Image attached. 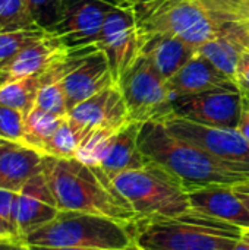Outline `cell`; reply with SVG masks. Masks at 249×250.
<instances>
[{"label": "cell", "instance_id": "19", "mask_svg": "<svg viewBox=\"0 0 249 250\" xmlns=\"http://www.w3.org/2000/svg\"><path fill=\"white\" fill-rule=\"evenodd\" d=\"M197 53L198 48L186 41L160 34L145 38L141 47V56L153 64L166 82L191 62Z\"/></svg>", "mask_w": 249, "mask_h": 250}, {"label": "cell", "instance_id": "37", "mask_svg": "<svg viewBox=\"0 0 249 250\" xmlns=\"http://www.w3.org/2000/svg\"><path fill=\"white\" fill-rule=\"evenodd\" d=\"M233 250H249V242H247L245 239H241Z\"/></svg>", "mask_w": 249, "mask_h": 250}, {"label": "cell", "instance_id": "6", "mask_svg": "<svg viewBox=\"0 0 249 250\" xmlns=\"http://www.w3.org/2000/svg\"><path fill=\"white\" fill-rule=\"evenodd\" d=\"M112 182L131 204L136 218L169 217L189 209L188 190L182 182L153 161L141 168L123 171Z\"/></svg>", "mask_w": 249, "mask_h": 250}, {"label": "cell", "instance_id": "9", "mask_svg": "<svg viewBox=\"0 0 249 250\" xmlns=\"http://www.w3.org/2000/svg\"><path fill=\"white\" fill-rule=\"evenodd\" d=\"M244 94L216 89L172 100V114L210 127L236 129L242 116Z\"/></svg>", "mask_w": 249, "mask_h": 250}, {"label": "cell", "instance_id": "22", "mask_svg": "<svg viewBox=\"0 0 249 250\" xmlns=\"http://www.w3.org/2000/svg\"><path fill=\"white\" fill-rule=\"evenodd\" d=\"M40 86L41 75L10 79L0 86V105L13 108L26 116L35 107Z\"/></svg>", "mask_w": 249, "mask_h": 250}, {"label": "cell", "instance_id": "42", "mask_svg": "<svg viewBox=\"0 0 249 250\" xmlns=\"http://www.w3.org/2000/svg\"><path fill=\"white\" fill-rule=\"evenodd\" d=\"M148 1H153V0H135V6L136 4H142V3H148Z\"/></svg>", "mask_w": 249, "mask_h": 250}, {"label": "cell", "instance_id": "25", "mask_svg": "<svg viewBox=\"0 0 249 250\" xmlns=\"http://www.w3.org/2000/svg\"><path fill=\"white\" fill-rule=\"evenodd\" d=\"M48 31L34 29H0V70H6L15 57L31 42L44 37Z\"/></svg>", "mask_w": 249, "mask_h": 250}, {"label": "cell", "instance_id": "44", "mask_svg": "<svg viewBox=\"0 0 249 250\" xmlns=\"http://www.w3.org/2000/svg\"><path fill=\"white\" fill-rule=\"evenodd\" d=\"M244 97L247 98V101H248V103H249V95H244Z\"/></svg>", "mask_w": 249, "mask_h": 250}, {"label": "cell", "instance_id": "31", "mask_svg": "<svg viewBox=\"0 0 249 250\" xmlns=\"http://www.w3.org/2000/svg\"><path fill=\"white\" fill-rule=\"evenodd\" d=\"M233 81L241 94L249 95V48L244 50V53L238 62Z\"/></svg>", "mask_w": 249, "mask_h": 250}, {"label": "cell", "instance_id": "13", "mask_svg": "<svg viewBox=\"0 0 249 250\" xmlns=\"http://www.w3.org/2000/svg\"><path fill=\"white\" fill-rule=\"evenodd\" d=\"M13 211L22 240L59 215L60 209L43 173L28 180L15 193Z\"/></svg>", "mask_w": 249, "mask_h": 250}, {"label": "cell", "instance_id": "16", "mask_svg": "<svg viewBox=\"0 0 249 250\" xmlns=\"http://www.w3.org/2000/svg\"><path fill=\"white\" fill-rule=\"evenodd\" d=\"M69 54L70 50L63 44V41L48 31L44 37L25 47L4 72L9 75V79L44 75L54 66L65 62Z\"/></svg>", "mask_w": 249, "mask_h": 250}, {"label": "cell", "instance_id": "23", "mask_svg": "<svg viewBox=\"0 0 249 250\" xmlns=\"http://www.w3.org/2000/svg\"><path fill=\"white\" fill-rule=\"evenodd\" d=\"M90 132L91 130L75 123L69 117H65L59 129L44 145L43 155L54 158H75L81 142Z\"/></svg>", "mask_w": 249, "mask_h": 250}, {"label": "cell", "instance_id": "2", "mask_svg": "<svg viewBox=\"0 0 249 250\" xmlns=\"http://www.w3.org/2000/svg\"><path fill=\"white\" fill-rule=\"evenodd\" d=\"M43 174L60 211H76L131 224L136 214L98 167H88L76 158L44 155Z\"/></svg>", "mask_w": 249, "mask_h": 250}, {"label": "cell", "instance_id": "34", "mask_svg": "<svg viewBox=\"0 0 249 250\" xmlns=\"http://www.w3.org/2000/svg\"><path fill=\"white\" fill-rule=\"evenodd\" d=\"M113 7H123V9H135V0H101Z\"/></svg>", "mask_w": 249, "mask_h": 250}, {"label": "cell", "instance_id": "15", "mask_svg": "<svg viewBox=\"0 0 249 250\" xmlns=\"http://www.w3.org/2000/svg\"><path fill=\"white\" fill-rule=\"evenodd\" d=\"M189 208L249 230V209L230 186H205L188 192Z\"/></svg>", "mask_w": 249, "mask_h": 250}, {"label": "cell", "instance_id": "27", "mask_svg": "<svg viewBox=\"0 0 249 250\" xmlns=\"http://www.w3.org/2000/svg\"><path fill=\"white\" fill-rule=\"evenodd\" d=\"M40 28L25 0H0V29H34Z\"/></svg>", "mask_w": 249, "mask_h": 250}, {"label": "cell", "instance_id": "29", "mask_svg": "<svg viewBox=\"0 0 249 250\" xmlns=\"http://www.w3.org/2000/svg\"><path fill=\"white\" fill-rule=\"evenodd\" d=\"M23 132H25V116L13 108L0 105V138L23 144Z\"/></svg>", "mask_w": 249, "mask_h": 250}, {"label": "cell", "instance_id": "41", "mask_svg": "<svg viewBox=\"0 0 249 250\" xmlns=\"http://www.w3.org/2000/svg\"><path fill=\"white\" fill-rule=\"evenodd\" d=\"M7 144H10L9 141H6V139H3V138H0V148L1 146H4V145H7Z\"/></svg>", "mask_w": 249, "mask_h": 250}, {"label": "cell", "instance_id": "35", "mask_svg": "<svg viewBox=\"0 0 249 250\" xmlns=\"http://www.w3.org/2000/svg\"><path fill=\"white\" fill-rule=\"evenodd\" d=\"M235 190H236V195L244 202V205L249 209V186H238L235 188Z\"/></svg>", "mask_w": 249, "mask_h": 250}, {"label": "cell", "instance_id": "38", "mask_svg": "<svg viewBox=\"0 0 249 250\" xmlns=\"http://www.w3.org/2000/svg\"><path fill=\"white\" fill-rule=\"evenodd\" d=\"M7 81H10V79H9V75H7L6 72L0 70V86H1L3 83H6Z\"/></svg>", "mask_w": 249, "mask_h": 250}, {"label": "cell", "instance_id": "40", "mask_svg": "<svg viewBox=\"0 0 249 250\" xmlns=\"http://www.w3.org/2000/svg\"><path fill=\"white\" fill-rule=\"evenodd\" d=\"M242 239H245L247 242H249V230H244V233H242Z\"/></svg>", "mask_w": 249, "mask_h": 250}, {"label": "cell", "instance_id": "28", "mask_svg": "<svg viewBox=\"0 0 249 250\" xmlns=\"http://www.w3.org/2000/svg\"><path fill=\"white\" fill-rule=\"evenodd\" d=\"M15 193L0 189V242H23L15 220Z\"/></svg>", "mask_w": 249, "mask_h": 250}, {"label": "cell", "instance_id": "3", "mask_svg": "<svg viewBox=\"0 0 249 250\" xmlns=\"http://www.w3.org/2000/svg\"><path fill=\"white\" fill-rule=\"evenodd\" d=\"M142 250H233L244 230L194 209L176 215L135 218L129 224Z\"/></svg>", "mask_w": 249, "mask_h": 250}, {"label": "cell", "instance_id": "36", "mask_svg": "<svg viewBox=\"0 0 249 250\" xmlns=\"http://www.w3.org/2000/svg\"><path fill=\"white\" fill-rule=\"evenodd\" d=\"M29 250H103V249H85V248H38V246H28Z\"/></svg>", "mask_w": 249, "mask_h": 250}, {"label": "cell", "instance_id": "12", "mask_svg": "<svg viewBox=\"0 0 249 250\" xmlns=\"http://www.w3.org/2000/svg\"><path fill=\"white\" fill-rule=\"evenodd\" d=\"M69 111L79 103L116 83L103 50L84 48L70 51L68 72L62 79Z\"/></svg>", "mask_w": 249, "mask_h": 250}, {"label": "cell", "instance_id": "33", "mask_svg": "<svg viewBox=\"0 0 249 250\" xmlns=\"http://www.w3.org/2000/svg\"><path fill=\"white\" fill-rule=\"evenodd\" d=\"M0 250H29L23 242H0Z\"/></svg>", "mask_w": 249, "mask_h": 250}, {"label": "cell", "instance_id": "30", "mask_svg": "<svg viewBox=\"0 0 249 250\" xmlns=\"http://www.w3.org/2000/svg\"><path fill=\"white\" fill-rule=\"evenodd\" d=\"M35 23L50 31L54 28L59 19V10H60V0H25Z\"/></svg>", "mask_w": 249, "mask_h": 250}, {"label": "cell", "instance_id": "8", "mask_svg": "<svg viewBox=\"0 0 249 250\" xmlns=\"http://www.w3.org/2000/svg\"><path fill=\"white\" fill-rule=\"evenodd\" d=\"M112 7L101 0H60L59 19L51 32L70 51L94 48L98 45L104 21Z\"/></svg>", "mask_w": 249, "mask_h": 250}, {"label": "cell", "instance_id": "7", "mask_svg": "<svg viewBox=\"0 0 249 250\" xmlns=\"http://www.w3.org/2000/svg\"><path fill=\"white\" fill-rule=\"evenodd\" d=\"M116 83L125 97L132 122H161L172 114L173 97L167 82L144 56H139Z\"/></svg>", "mask_w": 249, "mask_h": 250}, {"label": "cell", "instance_id": "14", "mask_svg": "<svg viewBox=\"0 0 249 250\" xmlns=\"http://www.w3.org/2000/svg\"><path fill=\"white\" fill-rule=\"evenodd\" d=\"M68 117L88 130L98 127L117 130L131 122L125 97L117 83L79 103L69 111Z\"/></svg>", "mask_w": 249, "mask_h": 250}, {"label": "cell", "instance_id": "26", "mask_svg": "<svg viewBox=\"0 0 249 250\" xmlns=\"http://www.w3.org/2000/svg\"><path fill=\"white\" fill-rule=\"evenodd\" d=\"M117 130L107 129V127L92 129L81 142L75 158L88 167H100V164L107 152V148Z\"/></svg>", "mask_w": 249, "mask_h": 250}, {"label": "cell", "instance_id": "39", "mask_svg": "<svg viewBox=\"0 0 249 250\" xmlns=\"http://www.w3.org/2000/svg\"><path fill=\"white\" fill-rule=\"evenodd\" d=\"M123 250H142V249H141V248H139V246H138V245H136V243L134 242V243H132L131 246H128L126 249H123Z\"/></svg>", "mask_w": 249, "mask_h": 250}, {"label": "cell", "instance_id": "10", "mask_svg": "<svg viewBox=\"0 0 249 250\" xmlns=\"http://www.w3.org/2000/svg\"><path fill=\"white\" fill-rule=\"evenodd\" d=\"M107 56L112 75L117 82L141 56V37L135 9L112 7L103 25L97 45Z\"/></svg>", "mask_w": 249, "mask_h": 250}, {"label": "cell", "instance_id": "24", "mask_svg": "<svg viewBox=\"0 0 249 250\" xmlns=\"http://www.w3.org/2000/svg\"><path fill=\"white\" fill-rule=\"evenodd\" d=\"M65 117L47 113L41 108L34 107L25 116V132H23V145L43 154V148L47 141L59 129Z\"/></svg>", "mask_w": 249, "mask_h": 250}, {"label": "cell", "instance_id": "1", "mask_svg": "<svg viewBox=\"0 0 249 250\" xmlns=\"http://www.w3.org/2000/svg\"><path fill=\"white\" fill-rule=\"evenodd\" d=\"M139 146L150 161L173 173L188 192L214 185L249 186V167L219 158L175 136L163 122L142 123Z\"/></svg>", "mask_w": 249, "mask_h": 250}, {"label": "cell", "instance_id": "5", "mask_svg": "<svg viewBox=\"0 0 249 250\" xmlns=\"http://www.w3.org/2000/svg\"><path fill=\"white\" fill-rule=\"evenodd\" d=\"M23 243L38 248L123 250L134 243V236L129 224L85 212L60 211L53 221L28 234Z\"/></svg>", "mask_w": 249, "mask_h": 250}, {"label": "cell", "instance_id": "43", "mask_svg": "<svg viewBox=\"0 0 249 250\" xmlns=\"http://www.w3.org/2000/svg\"><path fill=\"white\" fill-rule=\"evenodd\" d=\"M245 28H247V32H248V35H249V19L245 22Z\"/></svg>", "mask_w": 249, "mask_h": 250}, {"label": "cell", "instance_id": "11", "mask_svg": "<svg viewBox=\"0 0 249 250\" xmlns=\"http://www.w3.org/2000/svg\"><path fill=\"white\" fill-rule=\"evenodd\" d=\"M161 122L175 136L191 142L219 158L249 167V141L238 129L203 126L173 114L164 117Z\"/></svg>", "mask_w": 249, "mask_h": 250}, {"label": "cell", "instance_id": "4", "mask_svg": "<svg viewBox=\"0 0 249 250\" xmlns=\"http://www.w3.org/2000/svg\"><path fill=\"white\" fill-rule=\"evenodd\" d=\"M135 18L141 42L160 34L181 38L197 48L235 28L220 0H153L136 4Z\"/></svg>", "mask_w": 249, "mask_h": 250}, {"label": "cell", "instance_id": "18", "mask_svg": "<svg viewBox=\"0 0 249 250\" xmlns=\"http://www.w3.org/2000/svg\"><path fill=\"white\" fill-rule=\"evenodd\" d=\"M141 126L142 123L131 120L114 133L107 152L98 167L110 180L123 171L141 168L150 163L139 146Z\"/></svg>", "mask_w": 249, "mask_h": 250}, {"label": "cell", "instance_id": "20", "mask_svg": "<svg viewBox=\"0 0 249 250\" xmlns=\"http://www.w3.org/2000/svg\"><path fill=\"white\" fill-rule=\"evenodd\" d=\"M44 155L23 145L10 142L0 148V189L19 192L22 186L43 173Z\"/></svg>", "mask_w": 249, "mask_h": 250}, {"label": "cell", "instance_id": "17", "mask_svg": "<svg viewBox=\"0 0 249 250\" xmlns=\"http://www.w3.org/2000/svg\"><path fill=\"white\" fill-rule=\"evenodd\" d=\"M167 88L173 98L197 95L216 89L239 91L229 76L198 53L172 79L167 81Z\"/></svg>", "mask_w": 249, "mask_h": 250}, {"label": "cell", "instance_id": "32", "mask_svg": "<svg viewBox=\"0 0 249 250\" xmlns=\"http://www.w3.org/2000/svg\"><path fill=\"white\" fill-rule=\"evenodd\" d=\"M242 135L244 138L249 141V103L247 101V98L244 97V107H242V116H241V120H239V125L236 127Z\"/></svg>", "mask_w": 249, "mask_h": 250}, {"label": "cell", "instance_id": "21", "mask_svg": "<svg viewBox=\"0 0 249 250\" xmlns=\"http://www.w3.org/2000/svg\"><path fill=\"white\" fill-rule=\"evenodd\" d=\"M245 48H249V35L244 23L241 26L227 29L216 38L200 45L198 54L205 57L220 72L233 81L238 62Z\"/></svg>", "mask_w": 249, "mask_h": 250}]
</instances>
